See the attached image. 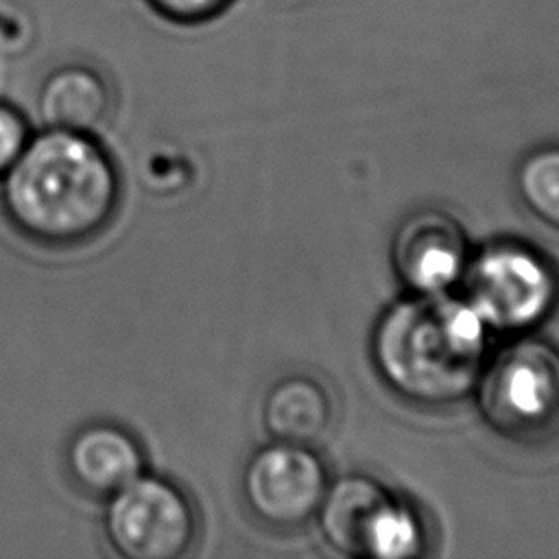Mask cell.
<instances>
[{
	"mask_svg": "<svg viewBox=\"0 0 559 559\" xmlns=\"http://www.w3.org/2000/svg\"><path fill=\"white\" fill-rule=\"evenodd\" d=\"M515 186L524 207L559 231V144L531 151L518 166Z\"/></svg>",
	"mask_w": 559,
	"mask_h": 559,
	"instance_id": "12",
	"label": "cell"
},
{
	"mask_svg": "<svg viewBox=\"0 0 559 559\" xmlns=\"http://www.w3.org/2000/svg\"><path fill=\"white\" fill-rule=\"evenodd\" d=\"M369 354L384 386L404 402L452 406L476 389L487 362V325L465 299L413 293L378 317Z\"/></svg>",
	"mask_w": 559,
	"mask_h": 559,
	"instance_id": "2",
	"label": "cell"
},
{
	"mask_svg": "<svg viewBox=\"0 0 559 559\" xmlns=\"http://www.w3.org/2000/svg\"><path fill=\"white\" fill-rule=\"evenodd\" d=\"M328 485L323 459L310 445L288 441L255 450L240 478L249 511L275 528H295L312 520Z\"/></svg>",
	"mask_w": 559,
	"mask_h": 559,
	"instance_id": "7",
	"label": "cell"
},
{
	"mask_svg": "<svg viewBox=\"0 0 559 559\" xmlns=\"http://www.w3.org/2000/svg\"><path fill=\"white\" fill-rule=\"evenodd\" d=\"M35 107L46 129L96 135L114 116L116 90L96 66L61 63L41 79Z\"/></svg>",
	"mask_w": 559,
	"mask_h": 559,
	"instance_id": "10",
	"label": "cell"
},
{
	"mask_svg": "<svg viewBox=\"0 0 559 559\" xmlns=\"http://www.w3.org/2000/svg\"><path fill=\"white\" fill-rule=\"evenodd\" d=\"M478 413L498 437L539 445L559 437V347L520 338L487 358L476 389Z\"/></svg>",
	"mask_w": 559,
	"mask_h": 559,
	"instance_id": "3",
	"label": "cell"
},
{
	"mask_svg": "<svg viewBox=\"0 0 559 559\" xmlns=\"http://www.w3.org/2000/svg\"><path fill=\"white\" fill-rule=\"evenodd\" d=\"M262 426L273 441H319L334 421V400L328 386L310 373H290L269 386L262 400Z\"/></svg>",
	"mask_w": 559,
	"mask_h": 559,
	"instance_id": "11",
	"label": "cell"
},
{
	"mask_svg": "<svg viewBox=\"0 0 559 559\" xmlns=\"http://www.w3.org/2000/svg\"><path fill=\"white\" fill-rule=\"evenodd\" d=\"M31 135L26 116L15 105L0 100V179L22 155Z\"/></svg>",
	"mask_w": 559,
	"mask_h": 559,
	"instance_id": "13",
	"label": "cell"
},
{
	"mask_svg": "<svg viewBox=\"0 0 559 559\" xmlns=\"http://www.w3.org/2000/svg\"><path fill=\"white\" fill-rule=\"evenodd\" d=\"M467 262L469 242L465 229L441 210L413 212L393 234L391 264L411 293H448L461 282Z\"/></svg>",
	"mask_w": 559,
	"mask_h": 559,
	"instance_id": "8",
	"label": "cell"
},
{
	"mask_svg": "<svg viewBox=\"0 0 559 559\" xmlns=\"http://www.w3.org/2000/svg\"><path fill=\"white\" fill-rule=\"evenodd\" d=\"M323 539L345 557L406 559L428 550L419 511L369 474H345L328 485L314 515Z\"/></svg>",
	"mask_w": 559,
	"mask_h": 559,
	"instance_id": "4",
	"label": "cell"
},
{
	"mask_svg": "<svg viewBox=\"0 0 559 559\" xmlns=\"http://www.w3.org/2000/svg\"><path fill=\"white\" fill-rule=\"evenodd\" d=\"M103 502V539L120 559H179L197 544L199 511L173 478L144 472Z\"/></svg>",
	"mask_w": 559,
	"mask_h": 559,
	"instance_id": "6",
	"label": "cell"
},
{
	"mask_svg": "<svg viewBox=\"0 0 559 559\" xmlns=\"http://www.w3.org/2000/svg\"><path fill=\"white\" fill-rule=\"evenodd\" d=\"M68 483L83 496L107 500L146 472V452L133 430L118 421L81 424L63 443Z\"/></svg>",
	"mask_w": 559,
	"mask_h": 559,
	"instance_id": "9",
	"label": "cell"
},
{
	"mask_svg": "<svg viewBox=\"0 0 559 559\" xmlns=\"http://www.w3.org/2000/svg\"><path fill=\"white\" fill-rule=\"evenodd\" d=\"M465 301L487 328L528 332L559 301V277L548 258L520 240L489 242L469 255L461 277Z\"/></svg>",
	"mask_w": 559,
	"mask_h": 559,
	"instance_id": "5",
	"label": "cell"
},
{
	"mask_svg": "<svg viewBox=\"0 0 559 559\" xmlns=\"http://www.w3.org/2000/svg\"><path fill=\"white\" fill-rule=\"evenodd\" d=\"M231 0H146L151 11L173 24H201L216 17Z\"/></svg>",
	"mask_w": 559,
	"mask_h": 559,
	"instance_id": "14",
	"label": "cell"
},
{
	"mask_svg": "<svg viewBox=\"0 0 559 559\" xmlns=\"http://www.w3.org/2000/svg\"><path fill=\"white\" fill-rule=\"evenodd\" d=\"M0 205L11 229L44 249H76L116 218L122 177L96 135L46 129L0 179Z\"/></svg>",
	"mask_w": 559,
	"mask_h": 559,
	"instance_id": "1",
	"label": "cell"
}]
</instances>
